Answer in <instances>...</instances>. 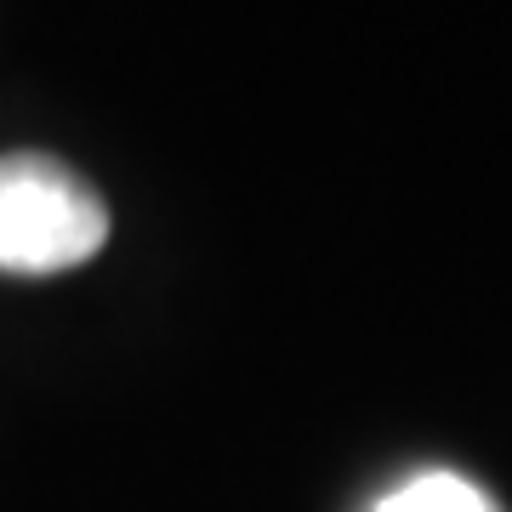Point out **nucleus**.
Returning a JSON list of instances; mask_svg holds the SVG:
<instances>
[{"label": "nucleus", "instance_id": "nucleus-1", "mask_svg": "<svg viewBox=\"0 0 512 512\" xmlns=\"http://www.w3.org/2000/svg\"><path fill=\"white\" fill-rule=\"evenodd\" d=\"M109 239V205L46 154H0V274L52 279L92 262Z\"/></svg>", "mask_w": 512, "mask_h": 512}, {"label": "nucleus", "instance_id": "nucleus-2", "mask_svg": "<svg viewBox=\"0 0 512 512\" xmlns=\"http://www.w3.org/2000/svg\"><path fill=\"white\" fill-rule=\"evenodd\" d=\"M370 512H495V501L478 490L473 478L444 473V467H427V473L404 478L399 490H387Z\"/></svg>", "mask_w": 512, "mask_h": 512}]
</instances>
